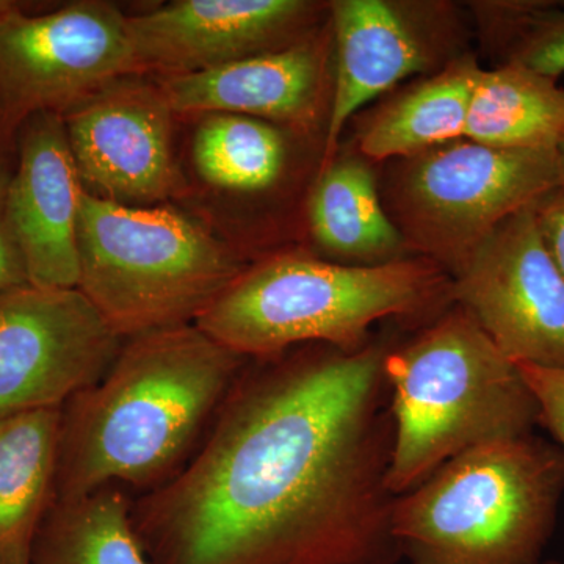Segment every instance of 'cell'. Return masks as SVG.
I'll return each mask as SVG.
<instances>
[{
    "label": "cell",
    "mask_w": 564,
    "mask_h": 564,
    "mask_svg": "<svg viewBox=\"0 0 564 564\" xmlns=\"http://www.w3.org/2000/svg\"><path fill=\"white\" fill-rule=\"evenodd\" d=\"M388 348L248 359L191 462L133 499L151 563H399Z\"/></svg>",
    "instance_id": "obj_1"
},
{
    "label": "cell",
    "mask_w": 564,
    "mask_h": 564,
    "mask_svg": "<svg viewBox=\"0 0 564 564\" xmlns=\"http://www.w3.org/2000/svg\"><path fill=\"white\" fill-rule=\"evenodd\" d=\"M247 362L195 323L126 339L102 380L62 406L55 500L172 480Z\"/></svg>",
    "instance_id": "obj_2"
},
{
    "label": "cell",
    "mask_w": 564,
    "mask_h": 564,
    "mask_svg": "<svg viewBox=\"0 0 564 564\" xmlns=\"http://www.w3.org/2000/svg\"><path fill=\"white\" fill-rule=\"evenodd\" d=\"M384 377L393 422L388 486L395 497L456 456L540 425L516 362L458 304L410 343L389 347Z\"/></svg>",
    "instance_id": "obj_3"
},
{
    "label": "cell",
    "mask_w": 564,
    "mask_h": 564,
    "mask_svg": "<svg viewBox=\"0 0 564 564\" xmlns=\"http://www.w3.org/2000/svg\"><path fill=\"white\" fill-rule=\"evenodd\" d=\"M445 303H454L451 281L432 263L340 265L282 254L245 269L195 325L248 359L313 344L352 351L370 343L375 323Z\"/></svg>",
    "instance_id": "obj_4"
},
{
    "label": "cell",
    "mask_w": 564,
    "mask_h": 564,
    "mask_svg": "<svg viewBox=\"0 0 564 564\" xmlns=\"http://www.w3.org/2000/svg\"><path fill=\"white\" fill-rule=\"evenodd\" d=\"M564 494V454L536 434L480 445L397 497L392 536L410 564H538Z\"/></svg>",
    "instance_id": "obj_5"
},
{
    "label": "cell",
    "mask_w": 564,
    "mask_h": 564,
    "mask_svg": "<svg viewBox=\"0 0 564 564\" xmlns=\"http://www.w3.org/2000/svg\"><path fill=\"white\" fill-rule=\"evenodd\" d=\"M79 291L122 339L192 325L245 265L195 218L82 195Z\"/></svg>",
    "instance_id": "obj_6"
},
{
    "label": "cell",
    "mask_w": 564,
    "mask_h": 564,
    "mask_svg": "<svg viewBox=\"0 0 564 564\" xmlns=\"http://www.w3.org/2000/svg\"><path fill=\"white\" fill-rule=\"evenodd\" d=\"M140 74L128 17L102 0H82L31 17L0 14V141L41 113L63 117L91 93Z\"/></svg>",
    "instance_id": "obj_7"
},
{
    "label": "cell",
    "mask_w": 564,
    "mask_h": 564,
    "mask_svg": "<svg viewBox=\"0 0 564 564\" xmlns=\"http://www.w3.org/2000/svg\"><path fill=\"white\" fill-rule=\"evenodd\" d=\"M122 344L79 289L0 292V419L61 410L102 380Z\"/></svg>",
    "instance_id": "obj_8"
},
{
    "label": "cell",
    "mask_w": 564,
    "mask_h": 564,
    "mask_svg": "<svg viewBox=\"0 0 564 564\" xmlns=\"http://www.w3.org/2000/svg\"><path fill=\"white\" fill-rule=\"evenodd\" d=\"M452 302L513 362L564 367V280L534 204L516 212L454 263Z\"/></svg>",
    "instance_id": "obj_9"
},
{
    "label": "cell",
    "mask_w": 564,
    "mask_h": 564,
    "mask_svg": "<svg viewBox=\"0 0 564 564\" xmlns=\"http://www.w3.org/2000/svg\"><path fill=\"white\" fill-rule=\"evenodd\" d=\"M404 199L452 265L516 212L562 187L556 150H505L456 140L415 155Z\"/></svg>",
    "instance_id": "obj_10"
},
{
    "label": "cell",
    "mask_w": 564,
    "mask_h": 564,
    "mask_svg": "<svg viewBox=\"0 0 564 564\" xmlns=\"http://www.w3.org/2000/svg\"><path fill=\"white\" fill-rule=\"evenodd\" d=\"M173 115L159 82L141 74L111 80L66 111L62 118L84 191L135 207L180 193Z\"/></svg>",
    "instance_id": "obj_11"
},
{
    "label": "cell",
    "mask_w": 564,
    "mask_h": 564,
    "mask_svg": "<svg viewBox=\"0 0 564 564\" xmlns=\"http://www.w3.org/2000/svg\"><path fill=\"white\" fill-rule=\"evenodd\" d=\"M314 11L304 0H180L128 17V32L140 74L172 76L300 43Z\"/></svg>",
    "instance_id": "obj_12"
},
{
    "label": "cell",
    "mask_w": 564,
    "mask_h": 564,
    "mask_svg": "<svg viewBox=\"0 0 564 564\" xmlns=\"http://www.w3.org/2000/svg\"><path fill=\"white\" fill-rule=\"evenodd\" d=\"M20 163L7 182L6 212L29 284L79 288L82 185L63 118L41 113L20 131Z\"/></svg>",
    "instance_id": "obj_13"
},
{
    "label": "cell",
    "mask_w": 564,
    "mask_h": 564,
    "mask_svg": "<svg viewBox=\"0 0 564 564\" xmlns=\"http://www.w3.org/2000/svg\"><path fill=\"white\" fill-rule=\"evenodd\" d=\"M321 82V50L300 41L217 68L163 76L159 85L174 113L242 115L304 126L314 120Z\"/></svg>",
    "instance_id": "obj_14"
},
{
    "label": "cell",
    "mask_w": 564,
    "mask_h": 564,
    "mask_svg": "<svg viewBox=\"0 0 564 564\" xmlns=\"http://www.w3.org/2000/svg\"><path fill=\"white\" fill-rule=\"evenodd\" d=\"M332 10L337 69L322 170L352 115L425 65L421 41L389 3L339 0Z\"/></svg>",
    "instance_id": "obj_15"
},
{
    "label": "cell",
    "mask_w": 564,
    "mask_h": 564,
    "mask_svg": "<svg viewBox=\"0 0 564 564\" xmlns=\"http://www.w3.org/2000/svg\"><path fill=\"white\" fill-rule=\"evenodd\" d=\"M62 410V408H61ZM61 410L0 419V562L31 564L55 500Z\"/></svg>",
    "instance_id": "obj_16"
},
{
    "label": "cell",
    "mask_w": 564,
    "mask_h": 564,
    "mask_svg": "<svg viewBox=\"0 0 564 564\" xmlns=\"http://www.w3.org/2000/svg\"><path fill=\"white\" fill-rule=\"evenodd\" d=\"M564 137V88L507 62L480 70L463 139L505 150H556Z\"/></svg>",
    "instance_id": "obj_17"
},
{
    "label": "cell",
    "mask_w": 564,
    "mask_h": 564,
    "mask_svg": "<svg viewBox=\"0 0 564 564\" xmlns=\"http://www.w3.org/2000/svg\"><path fill=\"white\" fill-rule=\"evenodd\" d=\"M480 68L456 62L432 79L415 85L389 104L361 135L369 158H415L422 152L462 140L470 98Z\"/></svg>",
    "instance_id": "obj_18"
},
{
    "label": "cell",
    "mask_w": 564,
    "mask_h": 564,
    "mask_svg": "<svg viewBox=\"0 0 564 564\" xmlns=\"http://www.w3.org/2000/svg\"><path fill=\"white\" fill-rule=\"evenodd\" d=\"M133 499L104 486L74 500H54L33 544L31 564H152L132 521Z\"/></svg>",
    "instance_id": "obj_19"
},
{
    "label": "cell",
    "mask_w": 564,
    "mask_h": 564,
    "mask_svg": "<svg viewBox=\"0 0 564 564\" xmlns=\"http://www.w3.org/2000/svg\"><path fill=\"white\" fill-rule=\"evenodd\" d=\"M310 223L323 250L345 258L373 261L395 254L402 243L381 207L372 172L350 159L322 170L311 196Z\"/></svg>",
    "instance_id": "obj_20"
},
{
    "label": "cell",
    "mask_w": 564,
    "mask_h": 564,
    "mask_svg": "<svg viewBox=\"0 0 564 564\" xmlns=\"http://www.w3.org/2000/svg\"><path fill=\"white\" fill-rule=\"evenodd\" d=\"M284 162L280 131L258 118L206 115L193 139L196 172L221 191H265L280 180Z\"/></svg>",
    "instance_id": "obj_21"
},
{
    "label": "cell",
    "mask_w": 564,
    "mask_h": 564,
    "mask_svg": "<svg viewBox=\"0 0 564 564\" xmlns=\"http://www.w3.org/2000/svg\"><path fill=\"white\" fill-rule=\"evenodd\" d=\"M508 62L541 76L558 79L564 74V9L541 3L513 36Z\"/></svg>",
    "instance_id": "obj_22"
},
{
    "label": "cell",
    "mask_w": 564,
    "mask_h": 564,
    "mask_svg": "<svg viewBox=\"0 0 564 564\" xmlns=\"http://www.w3.org/2000/svg\"><path fill=\"white\" fill-rule=\"evenodd\" d=\"M540 410V426L554 437L564 454V367L516 362Z\"/></svg>",
    "instance_id": "obj_23"
},
{
    "label": "cell",
    "mask_w": 564,
    "mask_h": 564,
    "mask_svg": "<svg viewBox=\"0 0 564 564\" xmlns=\"http://www.w3.org/2000/svg\"><path fill=\"white\" fill-rule=\"evenodd\" d=\"M534 212L545 247L564 280V187L545 193L534 203Z\"/></svg>",
    "instance_id": "obj_24"
},
{
    "label": "cell",
    "mask_w": 564,
    "mask_h": 564,
    "mask_svg": "<svg viewBox=\"0 0 564 564\" xmlns=\"http://www.w3.org/2000/svg\"><path fill=\"white\" fill-rule=\"evenodd\" d=\"M7 177L0 174V292L29 284L24 262L13 236H11L6 212Z\"/></svg>",
    "instance_id": "obj_25"
},
{
    "label": "cell",
    "mask_w": 564,
    "mask_h": 564,
    "mask_svg": "<svg viewBox=\"0 0 564 564\" xmlns=\"http://www.w3.org/2000/svg\"><path fill=\"white\" fill-rule=\"evenodd\" d=\"M556 155H558V165H560V173H562V181L564 187V137L563 140L560 141L558 147H556Z\"/></svg>",
    "instance_id": "obj_26"
},
{
    "label": "cell",
    "mask_w": 564,
    "mask_h": 564,
    "mask_svg": "<svg viewBox=\"0 0 564 564\" xmlns=\"http://www.w3.org/2000/svg\"><path fill=\"white\" fill-rule=\"evenodd\" d=\"M17 7H20V3L17 2H10V0H0V14L7 13V11L17 9Z\"/></svg>",
    "instance_id": "obj_27"
},
{
    "label": "cell",
    "mask_w": 564,
    "mask_h": 564,
    "mask_svg": "<svg viewBox=\"0 0 564 564\" xmlns=\"http://www.w3.org/2000/svg\"><path fill=\"white\" fill-rule=\"evenodd\" d=\"M544 564H562L560 562H547V563H544Z\"/></svg>",
    "instance_id": "obj_28"
},
{
    "label": "cell",
    "mask_w": 564,
    "mask_h": 564,
    "mask_svg": "<svg viewBox=\"0 0 564 564\" xmlns=\"http://www.w3.org/2000/svg\"><path fill=\"white\" fill-rule=\"evenodd\" d=\"M0 564H7V563H2V562H0Z\"/></svg>",
    "instance_id": "obj_29"
}]
</instances>
